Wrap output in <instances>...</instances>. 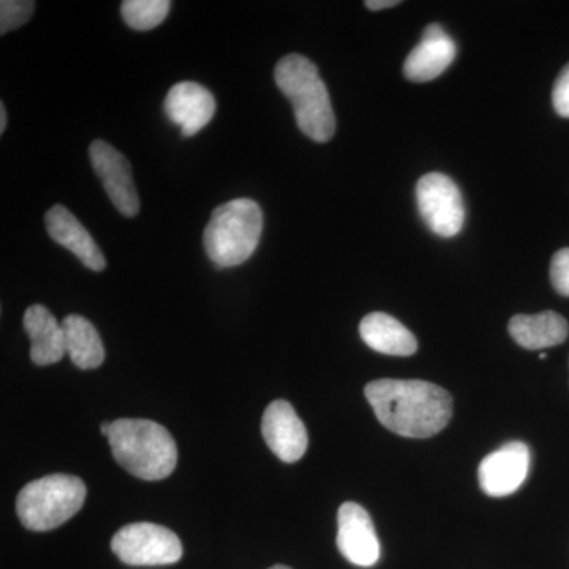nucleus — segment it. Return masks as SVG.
<instances>
[{"mask_svg": "<svg viewBox=\"0 0 569 569\" xmlns=\"http://www.w3.org/2000/svg\"><path fill=\"white\" fill-rule=\"evenodd\" d=\"M84 500L82 479L73 475H48L29 482L18 493V518L29 530H54L73 518Z\"/></svg>", "mask_w": 569, "mask_h": 569, "instance_id": "5", "label": "nucleus"}, {"mask_svg": "<svg viewBox=\"0 0 569 569\" xmlns=\"http://www.w3.org/2000/svg\"><path fill=\"white\" fill-rule=\"evenodd\" d=\"M168 119L181 127L183 137H193L203 130L216 114V99L204 86L182 81L168 91L164 99Z\"/></svg>", "mask_w": 569, "mask_h": 569, "instance_id": "12", "label": "nucleus"}, {"mask_svg": "<svg viewBox=\"0 0 569 569\" xmlns=\"http://www.w3.org/2000/svg\"><path fill=\"white\" fill-rule=\"evenodd\" d=\"M359 335L366 346L389 356H411L417 353V337L397 321L395 317L383 312H373L362 318Z\"/></svg>", "mask_w": 569, "mask_h": 569, "instance_id": "16", "label": "nucleus"}, {"mask_svg": "<svg viewBox=\"0 0 569 569\" xmlns=\"http://www.w3.org/2000/svg\"><path fill=\"white\" fill-rule=\"evenodd\" d=\"M337 548L356 567L370 568L380 559V541L369 512L361 505L347 501L337 516Z\"/></svg>", "mask_w": 569, "mask_h": 569, "instance_id": "10", "label": "nucleus"}, {"mask_svg": "<svg viewBox=\"0 0 569 569\" xmlns=\"http://www.w3.org/2000/svg\"><path fill=\"white\" fill-rule=\"evenodd\" d=\"M26 335L31 339V359L37 366H51L67 355L62 323L43 306H31L24 313Z\"/></svg>", "mask_w": 569, "mask_h": 569, "instance_id": "15", "label": "nucleus"}, {"mask_svg": "<svg viewBox=\"0 0 569 569\" xmlns=\"http://www.w3.org/2000/svg\"><path fill=\"white\" fill-rule=\"evenodd\" d=\"M112 552L130 567H160L181 560L182 545L178 535L167 527L137 522L122 527L112 537Z\"/></svg>", "mask_w": 569, "mask_h": 569, "instance_id": "6", "label": "nucleus"}, {"mask_svg": "<svg viewBox=\"0 0 569 569\" xmlns=\"http://www.w3.org/2000/svg\"><path fill=\"white\" fill-rule=\"evenodd\" d=\"M455 40L448 36L440 24L427 26L422 40L417 48L408 54L403 63V74L413 82H429L436 80L455 62Z\"/></svg>", "mask_w": 569, "mask_h": 569, "instance_id": "13", "label": "nucleus"}, {"mask_svg": "<svg viewBox=\"0 0 569 569\" xmlns=\"http://www.w3.org/2000/svg\"><path fill=\"white\" fill-rule=\"evenodd\" d=\"M552 103L557 114L569 119V63L561 70L553 86Z\"/></svg>", "mask_w": 569, "mask_h": 569, "instance_id": "22", "label": "nucleus"}, {"mask_svg": "<svg viewBox=\"0 0 569 569\" xmlns=\"http://www.w3.org/2000/svg\"><path fill=\"white\" fill-rule=\"evenodd\" d=\"M530 470V449L522 441H511L482 459L478 481L490 497H508L526 482Z\"/></svg>", "mask_w": 569, "mask_h": 569, "instance_id": "9", "label": "nucleus"}, {"mask_svg": "<svg viewBox=\"0 0 569 569\" xmlns=\"http://www.w3.org/2000/svg\"><path fill=\"white\" fill-rule=\"evenodd\" d=\"M7 129V108L6 104L0 103V133L6 132Z\"/></svg>", "mask_w": 569, "mask_h": 569, "instance_id": "24", "label": "nucleus"}, {"mask_svg": "<svg viewBox=\"0 0 569 569\" xmlns=\"http://www.w3.org/2000/svg\"><path fill=\"white\" fill-rule=\"evenodd\" d=\"M508 329L515 342L527 350L560 346L567 340L569 332L568 321L550 310L537 316L512 317Z\"/></svg>", "mask_w": 569, "mask_h": 569, "instance_id": "17", "label": "nucleus"}, {"mask_svg": "<svg viewBox=\"0 0 569 569\" xmlns=\"http://www.w3.org/2000/svg\"><path fill=\"white\" fill-rule=\"evenodd\" d=\"M171 10L168 0H126L121 6L123 21L134 31L148 32L159 28Z\"/></svg>", "mask_w": 569, "mask_h": 569, "instance_id": "19", "label": "nucleus"}, {"mask_svg": "<svg viewBox=\"0 0 569 569\" xmlns=\"http://www.w3.org/2000/svg\"><path fill=\"white\" fill-rule=\"evenodd\" d=\"M365 395L378 421L397 436L433 437L451 421V396L429 381L376 380Z\"/></svg>", "mask_w": 569, "mask_h": 569, "instance_id": "1", "label": "nucleus"}, {"mask_svg": "<svg viewBox=\"0 0 569 569\" xmlns=\"http://www.w3.org/2000/svg\"><path fill=\"white\" fill-rule=\"evenodd\" d=\"M89 156L93 171L102 181L111 203L122 216H137L140 212V197L134 187L132 167L126 156L102 140L92 142Z\"/></svg>", "mask_w": 569, "mask_h": 569, "instance_id": "8", "label": "nucleus"}, {"mask_svg": "<svg viewBox=\"0 0 569 569\" xmlns=\"http://www.w3.org/2000/svg\"><path fill=\"white\" fill-rule=\"evenodd\" d=\"M44 224L52 241L70 250L86 268L100 272L107 268L102 250L93 241L91 233L82 227L80 220L62 204L52 206L44 213Z\"/></svg>", "mask_w": 569, "mask_h": 569, "instance_id": "14", "label": "nucleus"}, {"mask_svg": "<svg viewBox=\"0 0 569 569\" xmlns=\"http://www.w3.org/2000/svg\"><path fill=\"white\" fill-rule=\"evenodd\" d=\"M417 201L422 220L441 238H455L466 222L462 193L447 174L429 173L419 179Z\"/></svg>", "mask_w": 569, "mask_h": 569, "instance_id": "7", "label": "nucleus"}, {"mask_svg": "<svg viewBox=\"0 0 569 569\" xmlns=\"http://www.w3.org/2000/svg\"><path fill=\"white\" fill-rule=\"evenodd\" d=\"M66 332L67 355L82 370L97 369L103 365L104 347L96 326L81 316H69L62 321Z\"/></svg>", "mask_w": 569, "mask_h": 569, "instance_id": "18", "label": "nucleus"}, {"mask_svg": "<svg viewBox=\"0 0 569 569\" xmlns=\"http://www.w3.org/2000/svg\"><path fill=\"white\" fill-rule=\"evenodd\" d=\"M274 77L280 91L293 104L301 132L316 142L331 140L336 114L316 63L301 54L284 56L277 63Z\"/></svg>", "mask_w": 569, "mask_h": 569, "instance_id": "3", "label": "nucleus"}, {"mask_svg": "<svg viewBox=\"0 0 569 569\" xmlns=\"http://www.w3.org/2000/svg\"><path fill=\"white\" fill-rule=\"evenodd\" d=\"M365 6L369 10L378 11L399 6V0H367Z\"/></svg>", "mask_w": 569, "mask_h": 569, "instance_id": "23", "label": "nucleus"}, {"mask_svg": "<svg viewBox=\"0 0 569 569\" xmlns=\"http://www.w3.org/2000/svg\"><path fill=\"white\" fill-rule=\"evenodd\" d=\"M33 10H36V2H29V0H2L0 2V33L6 36L7 32L24 26L31 20Z\"/></svg>", "mask_w": 569, "mask_h": 569, "instance_id": "20", "label": "nucleus"}, {"mask_svg": "<svg viewBox=\"0 0 569 569\" xmlns=\"http://www.w3.org/2000/svg\"><path fill=\"white\" fill-rule=\"evenodd\" d=\"M539 358H541V359H546V358H548V355H546V353H541V355H539Z\"/></svg>", "mask_w": 569, "mask_h": 569, "instance_id": "26", "label": "nucleus"}, {"mask_svg": "<svg viewBox=\"0 0 569 569\" xmlns=\"http://www.w3.org/2000/svg\"><path fill=\"white\" fill-rule=\"evenodd\" d=\"M263 212L257 201L238 198L213 209L204 230V249L219 268L246 263L260 244Z\"/></svg>", "mask_w": 569, "mask_h": 569, "instance_id": "4", "label": "nucleus"}, {"mask_svg": "<svg viewBox=\"0 0 569 569\" xmlns=\"http://www.w3.org/2000/svg\"><path fill=\"white\" fill-rule=\"evenodd\" d=\"M269 569H291V568L284 567V565H276V567H272Z\"/></svg>", "mask_w": 569, "mask_h": 569, "instance_id": "25", "label": "nucleus"}, {"mask_svg": "<svg viewBox=\"0 0 569 569\" xmlns=\"http://www.w3.org/2000/svg\"><path fill=\"white\" fill-rule=\"evenodd\" d=\"M261 432L266 445L282 462H296L306 455L309 447L305 422L287 400L269 403L261 421Z\"/></svg>", "mask_w": 569, "mask_h": 569, "instance_id": "11", "label": "nucleus"}, {"mask_svg": "<svg viewBox=\"0 0 569 569\" xmlns=\"http://www.w3.org/2000/svg\"><path fill=\"white\" fill-rule=\"evenodd\" d=\"M107 438L116 462L133 477L146 481L170 477L178 463L174 438L159 422L118 419L111 422Z\"/></svg>", "mask_w": 569, "mask_h": 569, "instance_id": "2", "label": "nucleus"}, {"mask_svg": "<svg viewBox=\"0 0 569 569\" xmlns=\"http://www.w3.org/2000/svg\"><path fill=\"white\" fill-rule=\"evenodd\" d=\"M550 282L557 293L569 296V249H561L550 261Z\"/></svg>", "mask_w": 569, "mask_h": 569, "instance_id": "21", "label": "nucleus"}]
</instances>
